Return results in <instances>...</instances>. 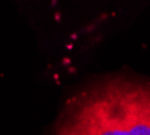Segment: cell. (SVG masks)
Wrapping results in <instances>:
<instances>
[{
  "label": "cell",
  "instance_id": "obj_1",
  "mask_svg": "<svg viewBox=\"0 0 150 135\" xmlns=\"http://www.w3.org/2000/svg\"><path fill=\"white\" fill-rule=\"evenodd\" d=\"M56 135H150V83L103 80L73 97Z\"/></svg>",
  "mask_w": 150,
  "mask_h": 135
}]
</instances>
